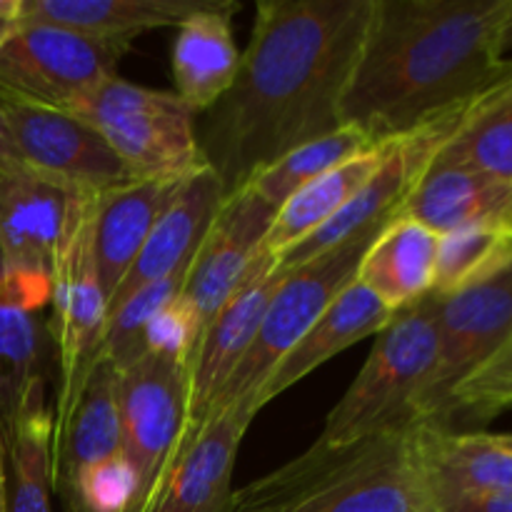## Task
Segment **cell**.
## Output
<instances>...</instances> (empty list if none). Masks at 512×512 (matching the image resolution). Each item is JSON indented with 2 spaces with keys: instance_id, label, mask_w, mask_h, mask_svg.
I'll return each mask as SVG.
<instances>
[{
  "instance_id": "1",
  "label": "cell",
  "mask_w": 512,
  "mask_h": 512,
  "mask_svg": "<svg viewBox=\"0 0 512 512\" xmlns=\"http://www.w3.org/2000/svg\"><path fill=\"white\" fill-rule=\"evenodd\" d=\"M375 0H263L233 85L203 125L225 195L290 150L343 125Z\"/></svg>"
},
{
  "instance_id": "2",
  "label": "cell",
  "mask_w": 512,
  "mask_h": 512,
  "mask_svg": "<svg viewBox=\"0 0 512 512\" xmlns=\"http://www.w3.org/2000/svg\"><path fill=\"white\" fill-rule=\"evenodd\" d=\"M510 0H375L343 125L388 143L512 78L500 50Z\"/></svg>"
},
{
  "instance_id": "3",
  "label": "cell",
  "mask_w": 512,
  "mask_h": 512,
  "mask_svg": "<svg viewBox=\"0 0 512 512\" xmlns=\"http://www.w3.org/2000/svg\"><path fill=\"white\" fill-rule=\"evenodd\" d=\"M410 425L345 445L315 440L235 490L230 512H438L415 463Z\"/></svg>"
},
{
  "instance_id": "4",
  "label": "cell",
  "mask_w": 512,
  "mask_h": 512,
  "mask_svg": "<svg viewBox=\"0 0 512 512\" xmlns=\"http://www.w3.org/2000/svg\"><path fill=\"white\" fill-rule=\"evenodd\" d=\"M438 358V295L430 293L395 313L378 335L368 360L325 418L318 440L330 445L413 423V408L423 395Z\"/></svg>"
},
{
  "instance_id": "5",
  "label": "cell",
  "mask_w": 512,
  "mask_h": 512,
  "mask_svg": "<svg viewBox=\"0 0 512 512\" xmlns=\"http://www.w3.org/2000/svg\"><path fill=\"white\" fill-rule=\"evenodd\" d=\"M65 110L93 125L135 178L180 180L208 168L195 133V113L168 90L110 75Z\"/></svg>"
},
{
  "instance_id": "6",
  "label": "cell",
  "mask_w": 512,
  "mask_h": 512,
  "mask_svg": "<svg viewBox=\"0 0 512 512\" xmlns=\"http://www.w3.org/2000/svg\"><path fill=\"white\" fill-rule=\"evenodd\" d=\"M385 225L363 230L338 248L328 250V253L318 255V258L308 260V263L298 265L283 275V283L275 290L248 353L215 398L210 415H218L223 410L235 408V405H245L253 398L255 390L263 385V380L280 363V358L303 338L305 330L323 315V310L333 303L335 295L345 285L353 283L365 250Z\"/></svg>"
},
{
  "instance_id": "7",
  "label": "cell",
  "mask_w": 512,
  "mask_h": 512,
  "mask_svg": "<svg viewBox=\"0 0 512 512\" xmlns=\"http://www.w3.org/2000/svg\"><path fill=\"white\" fill-rule=\"evenodd\" d=\"M90 195L70 193L65 228L50 270L48 338L55 345L60 385L53 415L65 413L100 358L108 298L90 243Z\"/></svg>"
},
{
  "instance_id": "8",
  "label": "cell",
  "mask_w": 512,
  "mask_h": 512,
  "mask_svg": "<svg viewBox=\"0 0 512 512\" xmlns=\"http://www.w3.org/2000/svg\"><path fill=\"white\" fill-rule=\"evenodd\" d=\"M0 110L30 173L90 198L140 180L103 135L78 115L10 95H0Z\"/></svg>"
},
{
  "instance_id": "9",
  "label": "cell",
  "mask_w": 512,
  "mask_h": 512,
  "mask_svg": "<svg viewBox=\"0 0 512 512\" xmlns=\"http://www.w3.org/2000/svg\"><path fill=\"white\" fill-rule=\"evenodd\" d=\"M123 453L138 475V508L150 503L173 468L188 420V365L163 353H143L118 370Z\"/></svg>"
},
{
  "instance_id": "10",
  "label": "cell",
  "mask_w": 512,
  "mask_h": 512,
  "mask_svg": "<svg viewBox=\"0 0 512 512\" xmlns=\"http://www.w3.org/2000/svg\"><path fill=\"white\" fill-rule=\"evenodd\" d=\"M512 338V263L493 278L438 295V358L413 408L415 423H440L450 395Z\"/></svg>"
},
{
  "instance_id": "11",
  "label": "cell",
  "mask_w": 512,
  "mask_h": 512,
  "mask_svg": "<svg viewBox=\"0 0 512 512\" xmlns=\"http://www.w3.org/2000/svg\"><path fill=\"white\" fill-rule=\"evenodd\" d=\"M130 45L23 23L0 45V95L68 108L80 93L115 75Z\"/></svg>"
},
{
  "instance_id": "12",
  "label": "cell",
  "mask_w": 512,
  "mask_h": 512,
  "mask_svg": "<svg viewBox=\"0 0 512 512\" xmlns=\"http://www.w3.org/2000/svg\"><path fill=\"white\" fill-rule=\"evenodd\" d=\"M283 275L285 273L278 270L273 255L263 248L255 263L250 265L248 275L240 280L235 293L228 298V303L205 325L193 360L188 365V420H185V433L175 460L200 433L215 398L248 353L250 343L263 323L265 310H268L278 285L283 283Z\"/></svg>"
},
{
  "instance_id": "13",
  "label": "cell",
  "mask_w": 512,
  "mask_h": 512,
  "mask_svg": "<svg viewBox=\"0 0 512 512\" xmlns=\"http://www.w3.org/2000/svg\"><path fill=\"white\" fill-rule=\"evenodd\" d=\"M275 210L268 208L248 185L225 195L203 243L190 260L180 300L188 305L200 335L248 275L260 255Z\"/></svg>"
},
{
  "instance_id": "14",
  "label": "cell",
  "mask_w": 512,
  "mask_h": 512,
  "mask_svg": "<svg viewBox=\"0 0 512 512\" xmlns=\"http://www.w3.org/2000/svg\"><path fill=\"white\" fill-rule=\"evenodd\" d=\"M255 415L248 405L210 415L140 512L233 510L235 458Z\"/></svg>"
},
{
  "instance_id": "15",
  "label": "cell",
  "mask_w": 512,
  "mask_h": 512,
  "mask_svg": "<svg viewBox=\"0 0 512 512\" xmlns=\"http://www.w3.org/2000/svg\"><path fill=\"white\" fill-rule=\"evenodd\" d=\"M410 440L438 512L470 495L512 490V435L458 433L445 425L413 420Z\"/></svg>"
},
{
  "instance_id": "16",
  "label": "cell",
  "mask_w": 512,
  "mask_h": 512,
  "mask_svg": "<svg viewBox=\"0 0 512 512\" xmlns=\"http://www.w3.org/2000/svg\"><path fill=\"white\" fill-rule=\"evenodd\" d=\"M50 303V275L0 265V425L8 433L25 395L43 378L45 333L40 310Z\"/></svg>"
},
{
  "instance_id": "17",
  "label": "cell",
  "mask_w": 512,
  "mask_h": 512,
  "mask_svg": "<svg viewBox=\"0 0 512 512\" xmlns=\"http://www.w3.org/2000/svg\"><path fill=\"white\" fill-rule=\"evenodd\" d=\"M393 318L395 313L388 305L380 303L368 288L353 280L335 295L333 303L305 330L303 338L280 358V363L270 370L268 378L245 405L260 413L265 405L308 378L330 358L353 348L355 343L370 338V335L383 333Z\"/></svg>"
},
{
  "instance_id": "18",
  "label": "cell",
  "mask_w": 512,
  "mask_h": 512,
  "mask_svg": "<svg viewBox=\"0 0 512 512\" xmlns=\"http://www.w3.org/2000/svg\"><path fill=\"white\" fill-rule=\"evenodd\" d=\"M223 200V183L210 165L188 175L173 203L165 208L155 228L150 230L133 268L128 270L120 288L110 298L108 315L145 285L158 283V280L188 268Z\"/></svg>"
},
{
  "instance_id": "19",
  "label": "cell",
  "mask_w": 512,
  "mask_h": 512,
  "mask_svg": "<svg viewBox=\"0 0 512 512\" xmlns=\"http://www.w3.org/2000/svg\"><path fill=\"white\" fill-rule=\"evenodd\" d=\"M70 190L35 173L0 175V265L50 275Z\"/></svg>"
},
{
  "instance_id": "20",
  "label": "cell",
  "mask_w": 512,
  "mask_h": 512,
  "mask_svg": "<svg viewBox=\"0 0 512 512\" xmlns=\"http://www.w3.org/2000/svg\"><path fill=\"white\" fill-rule=\"evenodd\" d=\"M183 180H135L93 198L90 243L108 303L133 268L150 230L175 200Z\"/></svg>"
},
{
  "instance_id": "21",
  "label": "cell",
  "mask_w": 512,
  "mask_h": 512,
  "mask_svg": "<svg viewBox=\"0 0 512 512\" xmlns=\"http://www.w3.org/2000/svg\"><path fill=\"white\" fill-rule=\"evenodd\" d=\"M238 8L233 0H213L178 25L170 55L173 93L195 115L215 108L238 73L240 50L233 38V13Z\"/></svg>"
},
{
  "instance_id": "22",
  "label": "cell",
  "mask_w": 512,
  "mask_h": 512,
  "mask_svg": "<svg viewBox=\"0 0 512 512\" xmlns=\"http://www.w3.org/2000/svg\"><path fill=\"white\" fill-rule=\"evenodd\" d=\"M398 218L445 235L468 225H512V183L480 170L430 160Z\"/></svg>"
},
{
  "instance_id": "23",
  "label": "cell",
  "mask_w": 512,
  "mask_h": 512,
  "mask_svg": "<svg viewBox=\"0 0 512 512\" xmlns=\"http://www.w3.org/2000/svg\"><path fill=\"white\" fill-rule=\"evenodd\" d=\"M123 453L118 413V370L98 358L78 398L65 413L53 415L50 478L53 490L85 465Z\"/></svg>"
},
{
  "instance_id": "24",
  "label": "cell",
  "mask_w": 512,
  "mask_h": 512,
  "mask_svg": "<svg viewBox=\"0 0 512 512\" xmlns=\"http://www.w3.org/2000/svg\"><path fill=\"white\" fill-rule=\"evenodd\" d=\"M213 0H23V23L50 25L95 40L133 45L138 35L178 28Z\"/></svg>"
},
{
  "instance_id": "25",
  "label": "cell",
  "mask_w": 512,
  "mask_h": 512,
  "mask_svg": "<svg viewBox=\"0 0 512 512\" xmlns=\"http://www.w3.org/2000/svg\"><path fill=\"white\" fill-rule=\"evenodd\" d=\"M440 235L418 220L395 215L365 250L358 280L393 313L433 293Z\"/></svg>"
},
{
  "instance_id": "26",
  "label": "cell",
  "mask_w": 512,
  "mask_h": 512,
  "mask_svg": "<svg viewBox=\"0 0 512 512\" xmlns=\"http://www.w3.org/2000/svg\"><path fill=\"white\" fill-rule=\"evenodd\" d=\"M385 150H388V143L373 145V148L353 155L350 160L340 163L338 168L328 170L318 180L298 190L288 203L278 208L268 228V235H265L263 248L273 258H278L285 250H290L300 240L323 228L373 178V173L383 163Z\"/></svg>"
},
{
  "instance_id": "27",
  "label": "cell",
  "mask_w": 512,
  "mask_h": 512,
  "mask_svg": "<svg viewBox=\"0 0 512 512\" xmlns=\"http://www.w3.org/2000/svg\"><path fill=\"white\" fill-rule=\"evenodd\" d=\"M8 438V512H53V410L45 403V383L25 395L23 408L5 433Z\"/></svg>"
},
{
  "instance_id": "28",
  "label": "cell",
  "mask_w": 512,
  "mask_h": 512,
  "mask_svg": "<svg viewBox=\"0 0 512 512\" xmlns=\"http://www.w3.org/2000/svg\"><path fill=\"white\" fill-rule=\"evenodd\" d=\"M373 145V140L363 130L355 128V125H340L333 133L290 150L288 155L275 160L273 165L255 173L245 185L268 208H273L278 213L280 205L288 203L298 190H303L305 185L318 180L320 175L338 168L340 163L350 160L353 155L363 153V150L373 148Z\"/></svg>"
},
{
  "instance_id": "29",
  "label": "cell",
  "mask_w": 512,
  "mask_h": 512,
  "mask_svg": "<svg viewBox=\"0 0 512 512\" xmlns=\"http://www.w3.org/2000/svg\"><path fill=\"white\" fill-rule=\"evenodd\" d=\"M433 160L512 183V80L460 125Z\"/></svg>"
},
{
  "instance_id": "30",
  "label": "cell",
  "mask_w": 512,
  "mask_h": 512,
  "mask_svg": "<svg viewBox=\"0 0 512 512\" xmlns=\"http://www.w3.org/2000/svg\"><path fill=\"white\" fill-rule=\"evenodd\" d=\"M512 263V225L483 223L440 235L435 295H453Z\"/></svg>"
},
{
  "instance_id": "31",
  "label": "cell",
  "mask_w": 512,
  "mask_h": 512,
  "mask_svg": "<svg viewBox=\"0 0 512 512\" xmlns=\"http://www.w3.org/2000/svg\"><path fill=\"white\" fill-rule=\"evenodd\" d=\"M188 268L178 270V273L168 275V278L158 280V283L145 285L143 290L130 295L123 305H118L108 315L103 343H100V358L108 360L115 370H123L145 353V328H148L150 318L165 303L178 298Z\"/></svg>"
},
{
  "instance_id": "32",
  "label": "cell",
  "mask_w": 512,
  "mask_h": 512,
  "mask_svg": "<svg viewBox=\"0 0 512 512\" xmlns=\"http://www.w3.org/2000/svg\"><path fill=\"white\" fill-rule=\"evenodd\" d=\"M512 408V338L483 368L470 375L445 405L440 423L453 428L455 420H488Z\"/></svg>"
},
{
  "instance_id": "33",
  "label": "cell",
  "mask_w": 512,
  "mask_h": 512,
  "mask_svg": "<svg viewBox=\"0 0 512 512\" xmlns=\"http://www.w3.org/2000/svg\"><path fill=\"white\" fill-rule=\"evenodd\" d=\"M440 512H512V490L460 498L440 508Z\"/></svg>"
},
{
  "instance_id": "34",
  "label": "cell",
  "mask_w": 512,
  "mask_h": 512,
  "mask_svg": "<svg viewBox=\"0 0 512 512\" xmlns=\"http://www.w3.org/2000/svg\"><path fill=\"white\" fill-rule=\"evenodd\" d=\"M18 173H30L28 168L20 160L18 150H15L13 138L8 133V125H5L3 110H0V175H18Z\"/></svg>"
},
{
  "instance_id": "35",
  "label": "cell",
  "mask_w": 512,
  "mask_h": 512,
  "mask_svg": "<svg viewBox=\"0 0 512 512\" xmlns=\"http://www.w3.org/2000/svg\"><path fill=\"white\" fill-rule=\"evenodd\" d=\"M20 3L23 0H0V45L8 43L18 28L23 25L20 20Z\"/></svg>"
},
{
  "instance_id": "36",
  "label": "cell",
  "mask_w": 512,
  "mask_h": 512,
  "mask_svg": "<svg viewBox=\"0 0 512 512\" xmlns=\"http://www.w3.org/2000/svg\"><path fill=\"white\" fill-rule=\"evenodd\" d=\"M0 512H8V438L0 425Z\"/></svg>"
},
{
  "instance_id": "37",
  "label": "cell",
  "mask_w": 512,
  "mask_h": 512,
  "mask_svg": "<svg viewBox=\"0 0 512 512\" xmlns=\"http://www.w3.org/2000/svg\"><path fill=\"white\" fill-rule=\"evenodd\" d=\"M500 50H503V55L508 53V50H512V0H510L508 15H505L503 33H500Z\"/></svg>"
}]
</instances>
